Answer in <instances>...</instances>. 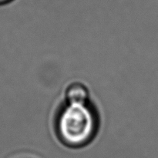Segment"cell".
Returning <instances> with one entry per match:
<instances>
[{"mask_svg": "<svg viewBox=\"0 0 158 158\" xmlns=\"http://www.w3.org/2000/svg\"><path fill=\"white\" fill-rule=\"evenodd\" d=\"M98 126V115L90 103H65L56 123V134L60 141L73 148L88 144L95 137Z\"/></svg>", "mask_w": 158, "mask_h": 158, "instance_id": "6da1fadb", "label": "cell"}, {"mask_svg": "<svg viewBox=\"0 0 158 158\" xmlns=\"http://www.w3.org/2000/svg\"><path fill=\"white\" fill-rule=\"evenodd\" d=\"M66 104H86L90 103V93L86 84L80 81L72 82L64 91Z\"/></svg>", "mask_w": 158, "mask_h": 158, "instance_id": "7a4b0ae2", "label": "cell"}, {"mask_svg": "<svg viewBox=\"0 0 158 158\" xmlns=\"http://www.w3.org/2000/svg\"><path fill=\"white\" fill-rule=\"evenodd\" d=\"M12 1H14V0H0V6L9 4V3L12 2Z\"/></svg>", "mask_w": 158, "mask_h": 158, "instance_id": "3957f363", "label": "cell"}]
</instances>
